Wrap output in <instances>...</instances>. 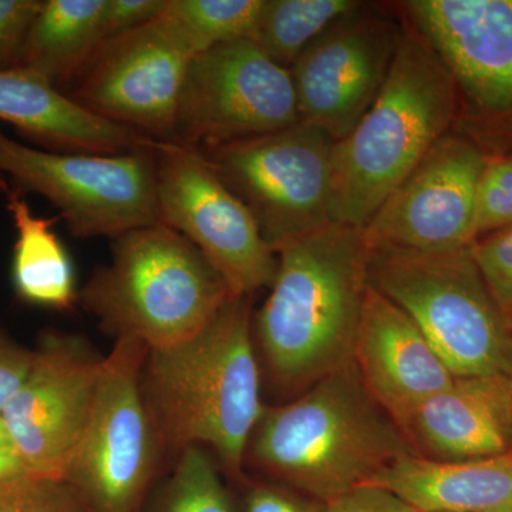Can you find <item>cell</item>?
<instances>
[{
  "mask_svg": "<svg viewBox=\"0 0 512 512\" xmlns=\"http://www.w3.org/2000/svg\"><path fill=\"white\" fill-rule=\"evenodd\" d=\"M291 70L251 39L192 60L178 104L173 143L204 150L299 123Z\"/></svg>",
  "mask_w": 512,
  "mask_h": 512,
  "instance_id": "7c38bea8",
  "label": "cell"
},
{
  "mask_svg": "<svg viewBox=\"0 0 512 512\" xmlns=\"http://www.w3.org/2000/svg\"><path fill=\"white\" fill-rule=\"evenodd\" d=\"M113 241L110 264L79 299L116 340L170 348L197 335L234 296L204 255L160 222Z\"/></svg>",
  "mask_w": 512,
  "mask_h": 512,
  "instance_id": "5b68a950",
  "label": "cell"
},
{
  "mask_svg": "<svg viewBox=\"0 0 512 512\" xmlns=\"http://www.w3.org/2000/svg\"><path fill=\"white\" fill-rule=\"evenodd\" d=\"M143 392L160 444L210 450L225 471L241 473L265 412L249 296H231L192 338L148 350Z\"/></svg>",
  "mask_w": 512,
  "mask_h": 512,
  "instance_id": "7a4b0ae2",
  "label": "cell"
},
{
  "mask_svg": "<svg viewBox=\"0 0 512 512\" xmlns=\"http://www.w3.org/2000/svg\"><path fill=\"white\" fill-rule=\"evenodd\" d=\"M6 187H8V184H6L5 181L0 178V192H5Z\"/></svg>",
  "mask_w": 512,
  "mask_h": 512,
  "instance_id": "8d00e7d4",
  "label": "cell"
},
{
  "mask_svg": "<svg viewBox=\"0 0 512 512\" xmlns=\"http://www.w3.org/2000/svg\"><path fill=\"white\" fill-rule=\"evenodd\" d=\"M325 512H416L396 495L375 487L363 485L350 493L326 503Z\"/></svg>",
  "mask_w": 512,
  "mask_h": 512,
  "instance_id": "d6a6232c",
  "label": "cell"
},
{
  "mask_svg": "<svg viewBox=\"0 0 512 512\" xmlns=\"http://www.w3.org/2000/svg\"><path fill=\"white\" fill-rule=\"evenodd\" d=\"M43 0H0V72L19 69Z\"/></svg>",
  "mask_w": 512,
  "mask_h": 512,
  "instance_id": "f1b7e54d",
  "label": "cell"
},
{
  "mask_svg": "<svg viewBox=\"0 0 512 512\" xmlns=\"http://www.w3.org/2000/svg\"><path fill=\"white\" fill-rule=\"evenodd\" d=\"M3 194L16 229L12 258L16 295L29 305L69 311L77 299L76 278L72 258L53 231L56 220L33 214L19 188L8 185Z\"/></svg>",
  "mask_w": 512,
  "mask_h": 512,
  "instance_id": "44dd1931",
  "label": "cell"
},
{
  "mask_svg": "<svg viewBox=\"0 0 512 512\" xmlns=\"http://www.w3.org/2000/svg\"><path fill=\"white\" fill-rule=\"evenodd\" d=\"M362 5L356 0H264L254 42L291 70L313 40Z\"/></svg>",
  "mask_w": 512,
  "mask_h": 512,
  "instance_id": "603a6c76",
  "label": "cell"
},
{
  "mask_svg": "<svg viewBox=\"0 0 512 512\" xmlns=\"http://www.w3.org/2000/svg\"><path fill=\"white\" fill-rule=\"evenodd\" d=\"M353 362L366 389L400 430L419 404L456 379L412 318L370 285Z\"/></svg>",
  "mask_w": 512,
  "mask_h": 512,
  "instance_id": "e0dca14e",
  "label": "cell"
},
{
  "mask_svg": "<svg viewBox=\"0 0 512 512\" xmlns=\"http://www.w3.org/2000/svg\"><path fill=\"white\" fill-rule=\"evenodd\" d=\"M367 485L389 491L416 512L512 510V450L464 461L404 454Z\"/></svg>",
  "mask_w": 512,
  "mask_h": 512,
  "instance_id": "ffe728a7",
  "label": "cell"
},
{
  "mask_svg": "<svg viewBox=\"0 0 512 512\" xmlns=\"http://www.w3.org/2000/svg\"><path fill=\"white\" fill-rule=\"evenodd\" d=\"M26 473L18 456L13 453L12 448L0 447V481L9 478L23 476Z\"/></svg>",
  "mask_w": 512,
  "mask_h": 512,
  "instance_id": "836d02e7",
  "label": "cell"
},
{
  "mask_svg": "<svg viewBox=\"0 0 512 512\" xmlns=\"http://www.w3.org/2000/svg\"><path fill=\"white\" fill-rule=\"evenodd\" d=\"M0 447H10V441L8 437V431H6L5 423H3L2 416H0Z\"/></svg>",
  "mask_w": 512,
  "mask_h": 512,
  "instance_id": "e575fe53",
  "label": "cell"
},
{
  "mask_svg": "<svg viewBox=\"0 0 512 512\" xmlns=\"http://www.w3.org/2000/svg\"><path fill=\"white\" fill-rule=\"evenodd\" d=\"M29 375L3 409V423L26 473L60 478L92 409L104 357L80 336L50 332L33 350Z\"/></svg>",
  "mask_w": 512,
  "mask_h": 512,
  "instance_id": "4fadbf2b",
  "label": "cell"
},
{
  "mask_svg": "<svg viewBox=\"0 0 512 512\" xmlns=\"http://www.w3.org/2000/svg\"><path fill=\"white\" fill-rule=\"evenodd\" d=\"M33 355L0 330V414L28 377Z\"/></svg>",
  "mask_w": 512,
  "mask_h": 512,
  "instance_id": "1f68e13d",
  "label": "cell"
},
{
  "mask_svg": "<svg viewBox=\"0 0 512 512\" xmlns=\"http://www.w3.org/2000/svg\"><path fill=\"white\" fill-rule=\"evenodd\" d=\"M363 229L328 222L276 251L278 269L255 319L276 387L302 393L353 360L367 291Z\"/></svg>",
  "mask_w": 512,
  "mask_h": 512,
  "instance_id": "6da1fadb",
  "label": "cell"
},
{
  "mask_svg": "<svg viewBox=\"0 0 512 512\" xmlns=\"http://www.w3.org/2000/svg\"><path fill=\"white\" fill-rule=\"evenodd\" d=\"M154 146L121 154L59 153L25 146L0 130V175L52 202L73 237L114 239L158 222Z\"/></svg>",
  "mask_w": 512,
  "mask_h": 512,
  "instance_id": "ba28073f",
  "label": "cell"
},
{
  "mask_svg": "<svg viewBox=\"0 0 512 512\" xmlns=\"http://www.w3.org/2000/svg\"><path fill=\"white\" fill-rule=\"evenodd\" d=\"M412 26L490 113L512 110V0H410Z\"/></svg>",
  "mask_w": 512,
  "mask_h": 512,
  "instance_id": "2e32d148",
  "label": "cell"
},
{
  "mask_svg": "<svg viewBox=\"0 0 512 512\" xmlns=\"http://www.w3.org/2000/svg\"><path fill=\"white\" fill-rule=\"evenodd\" d=\"M167 0H107L103 15L104 39L140 28L163 13Z\"/></svg>",
  "mask_w": 512,
  "mask_h": 512,
  "instance_id": "f546056e",
  "label": "cell"
},
{
  "mask_svg": "<svg viewBox=\"0 0 512 512\" xmlns=\"http://www.w3.org/2000/svg\"><path fill=\"white\" fill-rule=\"evenodd\" d=\"M402 431L417 456L464 461L512 450L507 375L456 377L414 409Z\"/></svg>",
  "mask_w": 512,
  "mask_h": 512,
  "instance_id": "ac0fdd59",
  "label": "cell"
},
{
  "mask_svg": "<svg viewBox=\"0 0 512 512\" xmlns=\"http://www.w3.org/2000/svg\"><path fill=\"white\" fill-rule=\"evenodd\" d=\"M157 512H235L217 463L207 450L188 447L178 454Z\"/></svg>",
  "mask_w": 512,
  "mask_h": 512,
  "instance_id": "d4e9b609",
  "label": "cell"
},
{
  "mask_svg": "<svg viewBox=\"0 0 512 512\" xmlns=\"http://www.w3.org/2000/svg\"><path fill=\"white\" fill-rule=\"evenodd\" d=\"M0 512H92L60 478L23 476L0 481Z\"/></svg>",
  "mask_w": 512,
  "mask_h": 512,
  "instance_id": "484cf974",
  "label": "cell"
},
{
  "mask_svg": "<svg viewBox=\"0 0 512 512\" xmlns=\"http://www.w3.org/2000/svg\"><path fill=\"white\" fill-rule=\"evenodd\" d=\"M402 30L362 5L313 40L291 67L301 121L335 143L348 136L379 96Z\"/></svg>",
  "mask_w": 512,
  "mask_h": 512,
  "instance_id": "5bb4252c",
  "label": "cell"
},
{
  "mask_svg": "<svg viewBox=\"0 0 512 512\" xmlns=\"http://www.w3.org/2000/svg\"><path fill=\"white\" fill-rule=\"evenodd\" d=\"M470 248L370 249L367 279L412 318L454 377L507 375L512 320L495 303Z\"/></svg>",
  "mask_w": 512,
  "mask_h": 512,
  "instance_id": "8992f818",
  "label": "cell"
},
{
  "mask_svg": "<svg viewBox=\"0 0 512 512\" xmlns=\"http://www.w3.org/2000/svg\"><path fill=\"white\" fill-rule=\"evenodd\" d=\"M335 141L299 123L264 136L198 150L244 202L269 247L278 251L330 221Z\"/></svg>",
  "mask_w": 512,
  "mask_h": 512,
  "instance_id": "9c48e42d",
  "label": "cell"
},
{
  "mask_svg": "<svg viewBox=\"0 0 512 512\" xmlns=\"http://www.w3.org/2000/svg\"><path fill=\"white\" fill-rule=\"evenodd\" d=\"M0 120L59 153L121 154L156 143L94 116L43 77L20 67L0 72Z\"/></svg>",
  "mask_w": 512,
  "mask_h": 512,
  "instance_id": "d6986e66",
  "label": "cell"
},
{
  "mask_svg": "<svg viewBox=\"0 0 512 512\" xmlns=\"http://www.w3.org/2000/svg\"><path fill=\"white\" fill-rule=\"evenodd\" d=\"M404 454L416 453L352 360L292 402L265 407L247 458L292 490L326 504L369 484Z\"/></svg>",
  "mask_w": 512,
  "mask_h": 512,
  "instance_id": "3957f363",
  "label": "cell"
},
{
  "mask_svg": "<svg viewBox=\"0 0 512 512\" xmlns=\"http://www.w3.org/2000/svg\"><path fill=\"white\" fill-rule=\"evenodd\" d=\"M148 350L117 339L101 363L92 409L63 481L92 512H137L156 467V427L143 392Z\"/></svg>",
  "mask_w": 512,
  "mask_h": 512,
  "instance_id": "52a82bcc",
  "label": "cell"
},
{
  "mask_svg": "<svg viewBox=\"0 0 512 512\" xmlns=\"http://www.w3.org/2000/svg\"><path fill=\"white\" fill-rule=\"evenodd\" d=\"M264 0H167L164 15L187 33L200 55L235 40L255 39Z\"/></svg>",
  "mask_w": 512,
  "mask_h": 512,
  "instance_id": "cb8c5ba5",
  "label": "cell"
},
{
  "mask_svg": "<svg viewBox=\"0 0 512 512\" xmlns=\"http://www.w3.org/2000/svg\"><path fill=\"white\" fill-rule=\"evenodd\" d=\"M157 217L194 245L234 296L269 288L278 255L258 224L200 151L177 143L154 146Z\"/></svg>",
  "mask_w": 512,
  "mask_h": 512,
  "instance_id": "8fae6325",
  "label": "cell"
},
{
  "mask_svg": "<svg viewBox=\"0 0 512 512\" xmlns=\"http://www.w3.org/2000/svg\"><path fill=\"white\" fill-rule=\"evenodd\" d=\"M512 225V157L487 160L477 190L474 234H493Z\"/></svg>",
  "mask_w": 512,
  "mask_h": 512,
  "instance_id": "4316f807",
  "label": "cell"
},
{
  "mask_svg": "<svg viewBox=\"0 0 512 512\" xmlns=\"http://www.w3.org/2000/svg\"><path fill=\"white\" fill-rule=\"evenodd\" d=\"M198 55L163 10L157 19L103 43L64 93L100 119L173 143L185 77Z\"/></svg>",
  "mask_w": 512,
  "mask_h": 512,
  "instance_id": "30bf717a",
  "label": "cell"
},
{
  "mask_svg": "<svg viewBox=\"0 0 512 512\" xmlns=\"http://www.w3.org/2000/svg\"><path fill=\"white\" fill-rule=\"evenodd\" d=\"M456 82L413 26L404 28L392 67L365 116L336 141L330 221L363 229L456 116Z\"/></svg>",
  "mask_w": 512,
  "mask_h": 512,
  "instance_id": "277c9868",
  "label": "cell"
},
{
  "mask_svg": "<svg viewBox=\"0 0 512 512\" xmlns=\"http://www.w3.org/2000/svg\"><path fill=\"white\" fill-rule=\"evenodd\" d=\"M487 158L464 138H440L383 202L363 237L369 249L451 252L476 242L477 190Z\"/></svg>",
  "mask_w": 512,
  "mask_h": 512,
  "instance_id": "9a60e30c",
  "label": "cell"
},
{
  "mask_svg": "<svg viewBox=\"0 0 512 512\" xmlns=\"http://www.w3.org/2000/svg\"><path fill=\"white\" fill-rule=\"evenodd\" d=\"M470 251L498 308L512 320V225L474 242Z\"/></svg>",
  "mask_w": 512,
  "mask_h": 512,
  "instance_id": "83f0119b",
  "label": "cell"
},
{
  "mask_svg": "<svg viewBox=\"0 0 512 512\" xmlns=\"http://www.w3.org/2000/svg\"><path fill=\"white\" fill-rule=\"evenodd\" d=\"M107 0H43L30 29L20 69L66 89L106 43L103 15Z\"/></svg>",
  "mask_w": 512,
  "mask_h": 512,
  "instance_id": "7402d4cb",
  "label": "cell"
},
{
  "mask_svg": "<svg viewBox=\"0 0 512 512\" xmlns=\"http://www.w3.org/2000/svg\"><path fill=\"white\" fill-rule=\"evenodd\" d=\"M508 387H510L511 402H512V365L507 373Z\"/></svg>",
  "mask_w": 512,
  "mask_h": 512,
  "instance_id": "d590c367",
  "label": "cell"
},
{
  "mask_svg": "<svg viewBox=\"0 0 512 512\" xmlns=\"http://www.w3.org/2000/svg\"><path fill=\"white\" fill-rule=\"evenodd\" d=\"M326 504L291 488L258 484L247 497L245 512H325Z\"/></svg>",
  "mask_w": 512,
  "mask_h": 512,
  "instance_id": "4dcf8cb0",
  "label": "cell"
},
{
  "mask_svg": "<svg viewBox=\"0 0 512 512\" xmlns=\"http://www.w3.org/2000/svg\"><path fill=\"white\" fill-rule=\"evenodd\" d=\"M493 512H512V510L493 511Z\"/></svg>",
  "mask_w": 512,
  "mask_h": 512,
  "instance_id": "74e56055",
  "label": "cell"
}]
</instances>
